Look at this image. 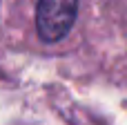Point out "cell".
I'll return each instance as SVG.
<instances>
[{
	"label": "cell",
	"mask_w": 127,
	"mask_h": 125,
	"mask_svg": "<svg viewBox=\"0 0 127 125\" xmlns=\"http://www.w3.org/2000/svg\"><path fill=\"white\" fill-rule=\"evenodd\" d=\"M78 16V0H38L36 29L45 42L63 40Z\"/></svg>",
	"instance_id": "cell-1"
}]
</instances>
